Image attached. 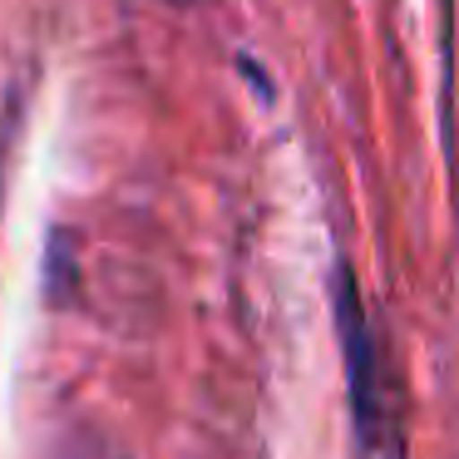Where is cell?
<instances>
[{"mask_svg":"<svg viewBox=\"0 0 459 459\" xmlns=\"http://www.w3.org/2000/svg\"><path fill=\"white\" fill-rule=\"evenodd\" d=\"M60 459H129L119 445H109L104 435H74L70 445L60 449Z\"/></svg>","mask_w":459,"mask_h":459,"instance_id":"cell-1","label":"cell"},{"mask_svg":"<svg viewBox=\"0 0 459 459\" xmlns=\"http://www.w3.org/2000/svg\"><path fill=\"white\" fill-rule=\"evenodd\" d=\"M173 5H188V0H173Z\"/></svg>","mask_w":459,"mask_h":459,"instance_id":"cell-2","label":"cell"}]
</instances>
